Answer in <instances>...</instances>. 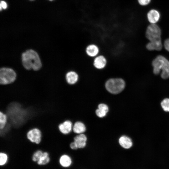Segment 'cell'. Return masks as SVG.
<instances>
[{"instance_id":"52a82bcc","label":"cell","mask_w":169,"mask_h":169,"mask_svg":"<svg viewBox=\"0 0 169 169\" xmlns=\"http://www.w3.org/2000/svg\"><path fill=\"white\" fill-rule=\"evenodd\" d=\"M73 126L72 122L69 120H66L59 123L58 128L61 133L64 135L69 134L73 129Z\"/></svg>"},{"instance_id":"d6986e66","label":"cell","mask_w":169,"mask_h":169,"mask_svg":"<svg viewBox=\"0 0 169 169\" xmlns=\"http://www.w3.org/2000/svg\"><path fill=\"white\" fill-rule=\"evenodd\" d=\"M43 152L41 150H37L33 154L32 160L34 161H37L39 160L43 154Z\"/></svg>"},{"instance_id":"5b68a950","label":"cell","mask_w":169,"mask_h":169,"mask_svg":"<svg viewBox=\"0 0 169 169\" xmlns=\"http://www.w3.org/2000/svg\"><path fill=\"white\" fill-rule=\"evenodd\" d=\"M14 71L10 68H2L0 69V83L6 85L13 82L16 78Z\"/></svg>"},{"instance_id":"30bf717a","label":"cell","mask_w":169,"mask_h":169,"mask_svg":"<svg viewBox=\"0 0 169 169\" xmlns=\"http://www.w3.org/2000/svg\"><path fill=\"white\" fill-rule=\"evenodd\" d=\"M86 141V136L83 134L77 135L74 138V141L79 148H83L85 146Z\"/></svg>"},{"instance_id":"484cf974","label":"cell","mask_w":169,"mask_h":169,"mask_svg":"<svg viewBox=\"0 0 169 169\" xmlns=\"http://www.w3.org/2000/svg\"><path fill=\"white\" fill-rule=\"evenodd\" d=\"M164 45L165 49L169 52V38L165 40Z\"/></svg>"},{"instance_id":"ac0fdd59","label":"cell","mask_w":169,"mask_h":169,"mask_svg":"<svg viewBox=\"0 0 169 169\" xmlns=\"http://www.w3.org/2000/svg\"><path fill=\"white\" fill-rule=\"evenodd\" d=\"M50 160L48 153L47 152H44L43 155L38 161L37 163L40 165H45L48 164Z\"/></svg>"},{"instance_id":"7402d4cb","label":"cell","mask_w":169,"mask_h":169,"mask_svg":"<svg viewBox=\"0 0 169 169\" xmlns=\"http://www.w3.org/2000/svg\"><path fill=\"white\" fill-rule=\"evenodd\" d=\"M95 112L97 116L99 117H104L107 113L105 111L99 108L96 110Z\"/></svg>"},{"instance_id":"44dd1931","label":"cell","mask_w":169,"mask_h":169,"mask_svg":"<svg viewBox=\"0 0 169 169\" xmlns=\"http://www.w3.org/2000/svg\"><path fill=\"white\" fill-rule=\"evenodd\" d=\"M8 156L4 152L0 153V164L1 166L4 165L6 163L8 160Z\"/></svg>"},{"instance_id":"4316f807","label":"cell","mask_w":169,"mask_h":169,"mask_svg":"<svg viewBox=\"0 0 169 169\" xmlns=\"http://www.w3.org/2000/svg\"><path fill=\"white\" fill-rule=\"evenodd\" d=\"M70 147L73 150H76L78 148L77 145L74 141L71 142L70 144Z\"/></svg>"},{"instance_id":"3957f363","label":"cell","mask_w":169,"mask_h":169,"mask_svg":"<svg viewBox=\"0 0 169 169\" xmlns=\"http://www.w3.org/2000/svg\"><path fill=\"white\" fill-rule=\"evenodd\" d=\"M125 86L124 80L120 78H113L108 79L105 82L107 90L113 94H117L121 92Z\"/></svg>"},{"instance_id":"7a4b0ae2","label":"cell","mask_w":169,"mask_h":169,"mask_svg":"<svg viewBox=\"0 0 169 169\" xmlns=\"http://www.w3.org/2000/svg\"><path fill=\"white\" fill-rule=\"evenodd\" d=\"M153 72L155 74L160 73L161 70V76L163 79L169 78V61L163 56H157L152 61Z\"/></svg>"},{"instance_id":"7c38bea8","label":"cell","mask_w":169,"mask_h":169,"mask_svg":"<svg viewBox=\"0 0 169 169\" xmlns=\"http://www.w3.org/2000/svg\"><path fill=\"white\" fill-rule=\"evenodd\" d=\"M79 76L75 72L70 71L68 72L66 75V79L67 82L70 84H73L78 81Z\"/></svg>"},{"instance_id":"8fae6325","label":"cell","mask_w":169,"mask_h":169,"mask_svg":"<svg viewBox=\"0 0 169 169\" xmlns=\"http://www.w3.org/2000/svg\"><path fill=\"white\" fill-rule=\"evenodd\" d=\"M119 142L120 145L125 149L130 148L132 146V142L131 139L129 137L123 136L119 139Z\"/></svg>"},{"instance_id":"ba28073f","label":"cell","mask_w":169,"mask_h":169,"mask_svg":"<svg viewBox=\"0 0 169 169\" xmlns=\"http://www.w3.org/2000/svg\"><path fill=\"white\" fill-rule=\"evenodd\" d=\"M160 17V13L155 9L150 10L147 14V20L151 24H156L159 20Z\"/></svg>"},{"instance_id":"9c48e42d","label":"cell","mask_w":169,"mask_h":169,"mask_svg":"<svg viewBox=\"0 0 169 169\" xmlns=\"http://www.w3.org/2000/svg\"><path fill=\"white\" fill-rule=\"evenodd\" d=\"M107 61L105 58L102 55L96 57L94 60L93 64L96 68L101 69L105 66Z\"/></svg>"},{"instance_id":"5bb4252c","label":"cell","mask_w":169,"mask_h":169,"mask_svg":"<svg viewBox=\"0 0 169 169\" xmlns=\"http://www.w3.org/2000/svg\"><path fill=\"white\" fill-rule=\"evenodd\" d=\"M162 47L161 41L151 42H149L146 45V48L149 50H161Z\"/></svg>"},{"instance_id":"8992f818","label":"cell","mask_w":169,"mask_h":169,"mask_svg":"<svg viewBox=\"0 0 169 169\" xmlns=\"http://www.w3.org/2000/svg\"><path fill=\"white\" fill-rule=\"evenodd\" d=\"M26 137L31 143L39 145L42 140V131L38 127L32 128L27 131L26 134Z\"/></svg>"},{"instance_id":"cb8c5ba5","label":"cell","mask_w":169,"mask_h":169,"mask_svg":"<svg viewBox=\"0 0 169 169\" xmlns=\"http://www.w3.org/2000/svg\"><path fill=\"white\" fill-rule=\"evenodd\" d=\"M98 107L99 109L102 110L107 113L108 112L109 110L108 106L104 104H99L98 106Z\"/></svg>"},{"instance_id":"4fadbf2b","label":"cell","mask_w":169,"mask_h":169,"mask_svg":"<svg viewBox=\"0 0 169 169\" xmlns=\"http://www.w3.org/2000/svg\"><path fill=\"white\" fill-rule=\"evenodd\" d=\"M99 52V49L97 46L91 44L89 45L86 48V52L89 56L94 57L96 56Z\"/></svg>"},{"instance_id":"277c9868","label":"cell","mask_w":169,"mask_h":169,"mask_svg":"<svg viewBox=\"0 0 169 169\" xmlns=\"http://www.w3.org/2000/svg\"><path fill=\"white\" fill-rule=\"evenodd\" d=\"M161 28L156 24H151L147 27L146 36L150 42H155L161 41Z\"/></svg>"},{"instance_id":"9a60e30c","label":"cell","mask_w":169,"mask_h":169,"mask_svg":"<svg viewBox=\"0 0 169 169\" xmlns=\"http://www.w3.org/2000/svg\"><path fill=\"white\" fill-rule=\"evenodd\" d=\"M59 160L61 165L64 167H67L71 165L72 162L70 157L66 154L61 156Z\"/></svg>"},{"instance_id":"83f0119b","label":"cell","mask_w":169,"mask_h":169,"mask_svg":"<svg viewBox=\"0 0 169 169\" xmlns=\"http://www.w3.org/2000/svg\"><path fill=\"white\" fill-rule=\"evenodd\" d=\"M49 0V1H53V0Z\"/></svg>"},{"instance_id":"f1b7e54d","label":"cell","mask_w":169,"mask_h":169,"mask_svg":"<svg viewBox=\"0 0 169 169\" xmlns=\"http://www.w3.org/2000/svg\"></svg>"},{"instance_id":"603a6c76","label":"cell","mask_w":169,"mask_h":169,"mask_svg":"<svg viewBox=\"0 0 169 169\" xmlns=\"http://www.w3.org/2000/svg\"><path fill=\"white\" fill-rule=\"evenodd\" d=\"M151 0H137L139 4L142 6H145L148 5Z\"/></svg>"},{"instance_id":"d4e9b609","label":"cell","mask_w":169,"mask_h":169,"mask_svg":"<svg viewBox=\"0 0 169 169\" xmlns=\"http://www.w3.org/2000/svg\"><path fill=\"white\" fill-rule=\"evenodd\" d=\"M7 8V3L4 1H1L0 3V10H2V9H5Z\"/></svg>"},{"instance_id":"ffe728a7","label":"cell","mask_w":169,"mask_h":169,"mask_svg":"<svg viewBox=\"0 0 169 169\" xmlns=\"http://www.w3.org/2000/svg\"><path fill=\"white\" fill-rule=\"evenodd\" d=\"M161 106L163 110L166 112H169V99L166 98L161 102Z\"/></svg>"},{"instance_id":"2e32d148","label":"cell","mask_w":169,"mask_h":169,"mask_svg":"<svg viewBox=\"0 0 169 169\" xmlns=\"http://www.w3.org/2000/svg\"><path fill=\"white\" fill-rule=\"evenodd\" d=\"M74 132L77 134H82L86 130V128L84 124L80 122H75L73 127Z\"/></svg>"},{"instance_id":"e0dca14e","label":"cell","mask_w":169,"mask_h":169,"mask_svg":"<svg viewBox=\"0 0 169 169\" xmlns=\"http://www.w3.org/2000/svg\"><path fill=\"white\" fill-rule=\"evenodd\" d=\"M8 118L7 114L4 112L0 111V130L3 129L8 124Z\"/></svg>"},{"instance_id":"6da1fadb","label":"cell","mask_w":169,"mask_h":169,"mask_svg":"<svg viewBox=\"0 0 169 169\" xmlns=\"http://www.w3.org/2000/svg\"><path fill=\"white\" fill-rule=\"evenodd\" d=\"M22 60L24 68L27 70H39L42 64L37 52L32 49L27 50L22 54Z\"/></svg>"}]
</instances>
